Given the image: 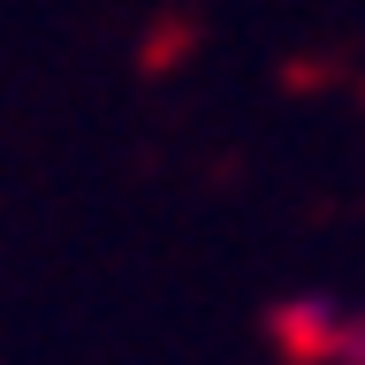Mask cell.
Instances as JSON below:
<instances>
[{"label": "cell", "instance_id": "1", "mask_svg": "<svg viewBox=\"0 0 365 365\" xmlns=\"http://www.w3.org/2000/svg\"><path fill=\"white\" fill-rule=\"evenodd\" d=\"M274 350L289 365H365V312L342 297H282L274 304Z\"/></svg>", "mask_w": 365, "mask_h": 365}]
</instances>
